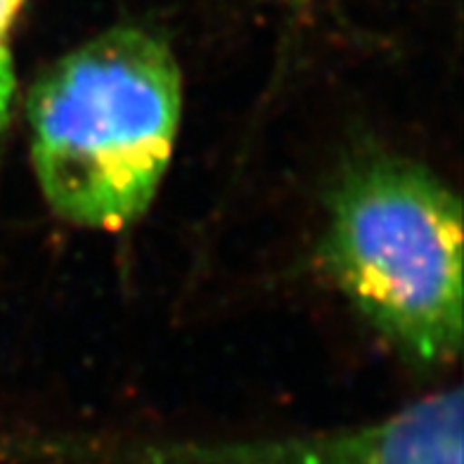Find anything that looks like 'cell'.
<instances>
[{
  "label": "cell",
  "instance_id": "obj_1",
  "mask_svg": "<svg viewBox=\"0 0 464 464\" xmlns=\"http://www.w3.org/2000/svg\"><path fill=\"white\" fill-rule=\"evenodd\" d=\"M183 110L171 45L111 26L53 62L31 88V164L57 216L121 230L160 189Z\"/></svg>",
  "mask_w": 464,
  "mask_h": 464
},
{
  "label": "cell",
  "instance_id": "obj_2",
  "mask_svg": "<svg viewBox=\"0 0 464 464\" xmlns=\"http://www.w3.org/2000/svg\"><path fill=\"white\" fill-rule=\"evenodd\" d=\"M334 282L374 330L420 365L462 348V204L415 161L374 157L336 183L323 239Z\"/></svg>",
  "mask_w": 464,
  "mask_h": 464
},
{
  "label": "cell",
  "instance_id": "obj_3",
  "mask_svg": "<svg viewBox=\"0 0 464 464\" xmlns=\"http://www.w3.org/2000/svg\"><path fill=\"white\" fill-rule=\"evenodd\" d=\"M462 392L431 393L384 420L320 434L110 443L107 464H462Z\"/></svg>",
  "mask_w": 464,
  "mask_h": 464
},
{
  "label": "cell",
  "instance_id": "obj_4",
  "mask_svg": "<svg viewBox=\"0 0 464 464\" xmlns=\"http://www.w3.org/2000/svg\"><path fill=\"white\" fill-rule=\"evenodd\" d=\"M14 100V69L13 57L7 53V45L0 48V130L5 129L10 119V107Z\"/></svg>",
  "mask_w": 464,
  "mask_h": 464
},
{
  "label": "cell",
  "instance_id": "obj_5",
  "mask_svg": "<svg viewBox=\"0 0 464 464\" xmlns=\"http://www.w3.org/2000/svg\"><path fill=\"white\" fill-rule=\"evenodd\" d=\"M22 3H24V0H0V48L7 45V31L13 26Z\"/></svg>",
  "mask_w": 464,
  "mask_h": 464
}]
</instances>
